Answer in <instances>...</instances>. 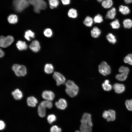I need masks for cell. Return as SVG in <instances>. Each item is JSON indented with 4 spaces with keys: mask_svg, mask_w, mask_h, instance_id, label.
<instances>
[{
    "mask_svg": "<svg viewBox=\"0 0 132 132\" xmlns=\"http://www.w3.org/2000/svg\"><path fill=\"white\" fill-rule=\"evenodd\" d=\"M65 91L70 97H73L78 94L79 88L74 82L71 80H68L65 83Z\"/></svg>",
    "mask_w": 132,
    "mask_h": 132,
    "instance_id": "1",
    "label": "cell"
},
{
    "mask_svg": "<svg viewBox=\"0 0 132 132\" xmlns=\"http://www.w3.org/2000/svg\"><path fill=\"white\" fill-rule=\"evenodd\" d=\"M29 3L34 7V11L39 13L41 10L45 9L47 7L46 3L44 0H28Z\"/></svg>",
    "mask_w": 132,
    "mask_h": 132,
    "instance_id": "2",
    "label": "cell"
},
{
    "mask_svg": "<svg viewBox=\"0 0 132 132\" xmlns=\"http://www.w3.org/2000/svg\"><path fill=\"white\" fill-rule=\"evenodd\" d=\"M28 0H13V4L15 10L21 12L28 7L29 4Z\"/></svg>",
    "mask_w": 132,
    "mask_h": 132,
    "instance_id": "3",
    "label": "cell"
},
{
    "mask_svg": "<svg viewBox=\"0 0 132 132\" xmlns=\"http://www.w3.org/2000/svg\"><path fill=\"white\" fill-rule=\"evenodd\" d=\"M12 70L17 76H23L27 73V70L25 66L23 65L15 64L12 67Z\"/></svg>",
    "mask_w": 132,
    "mask_h": 132,
    "instance_id": "4",
    "label": "cell"
},
{
    "mask_svg": "<svg viewBox=\"0 0 132 132\" xmlns=\"http://www.w3.org/2000/svg\"><path fill=\"white\" fill-rule=\"evenodd\" d=\"M99 72L104 76L110 74L111 73V69L110 66L105 61L102 62L98 66Z\"/></svg>",
    "mask_w": 132,
    "mask_h": 132,
    "instance_id": "5",
    "label": "cell"
},
{
    "mask_svg": "<svg viewBox=\"0 0 132 132\" xmlns=\"http://www.w3.org/2000/svg\"><path fill=\"white\" fill-rule=\"evenodd\" d=\"M14 41L13 37L11 35L6 37L1 36L0 38V46L3 48L7 47L11 45Z\"/></svg>",
    "mask_w": 132,
    "mask_h": 132,
    "instance_id": "6",
    "label": "cell"
},
{
    "mask_svg": "<svg viewBox=\"0 0 132 132\" xmlns=\"http://www.w3.org/2000/svg\"><path fill=\"white\" fill-rule=\"evenodd\" d=\"M53 77L56 81L57 86L64 84L65 83L66 78L62 74L59 72H55L53 74Z\"/></svg>",
    "mask_w": 132,
    "mask_h": 132,
    "instance_id": "7",
    "label": "cell"
},
{
    "mask_svg": "<svg viewBox=\"0 0 132 132\" xmlns=\"http://www.w3.org/2000/svg\"><path fill=\"white\" fill-rule=\"evenodd\" d=\"M80 122L81 123L88 125L91 127L93 126L91 116L89 113H85L83 114Z\"/></svg>",
    "mask_w": 132,
    "mask_h": 132,
    "instance_id": "8",
    "label": "cell"
},
{
    "mask_svg": "<svg viewBox=\"0 0 132 132\" xmlns=\"http://www.w3.org/2000/svg\"><path fill=\"white\" fill-rule=\"evenodd\" d=\"M42 98L49 101H52L55 97V95L53 92L49 90H45L43 92L42 94Z\"/></svg>",
    "mask_w": 132,
    "mask_h": 132,
    "instance_id": "9",
    "label": "cell"
},
{
    "mask_svg": "<svg viewBox=\"0 0 132 132\" xmlns=\"http://www.w3.org/2000/svg\"><path fill=\"white\" fill-rule=\"evenodd\" d=\"M113 88L115 92L118 94H120L123 92L125 89L124 85L118 83L114 84Z\"/></svg>",
    "mask_w": 132,
    "mask_h": 132,
    "instance_id": "10",
    "label": "cell"
},
{
    "mask_svg": "<svg viewBox=\"0 0 132 132\" xmlns=\"http://www.w3.org/2000/svg\"><path fill=\"white\" fill-rule=\"evenodd\" d=\"M56 107L58 109L64 110L67 107V103L66 100L64 99H60L55 103Z\"/></svg>",
    "mask_w": 132,
    "mask_h": 132,
    "instance_id": "11",
    "label": "cell"
},
{
    "mask_svg": "<svg viewBox=\"0 0 132 132\" xmlns=\"http://www.w3.org/2000/svg\"><path fill=\"white\" fill-rule=\"evenodd\" d=\"M29 47L33 51L35 52H38L40 48L39 43L36 40L33 41L30 44Z\"/></svg>",
    "mask_w": 132,
    "mask_h": 132,
    "instance_id": "12",
    "label": "cell"
},
{
    "mask_svg": "<svg viewBox=\"0 0 132 132\" xmlns=\"http://www.w3.org/2000/svg\"><path fill=\"white\" fill-rule=\"evenodd\" d=\"M101 33V30L98 27H94L90 31L91 36L93 38H97L98 37Z\"/></svg>",
    "mask_w": 132,
    "mask_h": 132,
    "instance_id": "13",
    "label": "cell"
},
{
    "mask_svg": "<svg viewBox=\"0 0 132 132\" xmlns=\"http://www.w3.org/2000/svg\"><path fill=\"white\" fill-rule=\"evenodd\" d=\"M116 14V10L115 8H113L107 12L106 16L107 19L111 20L114 19Z\"/></svg>",
    "mask_w": 132,
    "mask_h": 132,
    "instance_id": "14",
    "label": "cell"
},
{
    "mask_svg": "<svg viewBox=\"0 0 132 132\" xmlns=\"http://www.w3.org/2000/svg\"><path fill=\"white\" fill-rule=\"evenodd\" d=\"M27 102L28 106L34 107L36 106L38 103V101L34 97L31 96L27 98Z\"/></svg>",
    "mask_w": 132,
    "mask_h": 132,
    "instance_id": "15",
    "label": "cell"
},
{
    "mask_svg": "<svg viewBox=\"0 0 132 132\" xmlns=\"http://www.w3.org/2000/svg\"><path fill=\"white\" fill-rule=\"evenodd\" d=\"M11 93L14 98L16 100L21 99L23 97L22 92L18 89H15Z\"/></svg>",
    "mask_w": 132,
    "mask_h": 132,
    "instance_id": "16",
    "label": "cell"
},
{
    "mask_svg": "<svg viewBox=\"0 0 132 132\" xmlns=\"http://www.w3.org/2000/svg\"><path fill=\"white\" fill-rule=\"evenodd\" d=\"M94 22L93 19L89 16H87L85 18L83 23L86 26L90 27L93 25Z\"/></svg>",
    "mask_w": 132,
    "mask_h": 132,
    "instance_id": "17",
    "label": "cell"
},
{
    "mask_svg": "<svg viewBox=\"0 0 132 132\" xmlns=\"http://www.w3.org/2000/svg\"><path fill=\"white\" fill-rule=\"evenodd\" d=\"M16 46L18 49L21 51L25 50L27 48V45L26 42L20 40L17 42Z\"/></svg>",
    "mask_w": 132,
    "mask_h": 132,
    "instance_id": "18",
    "label": "cell"
},
{
    "mask_svg": "<svg viewBox=\"0 0 132 132\" xmlns=\"http://www.w3.org/2000/svg\"><path fill=\"white\" fill-rule=\"evenodd\" d=\"M102 87L103 90L106 91H110L113 88L112 86L110 84V81L108 79L105 80L102 84Z\"/></svg>",
    "mask_w": 132,
    "mask_h": 132,
    "instance_id": "19",
    "label": "cell"
},
{
    "mask_svg": "<svg viewBox=\"0 0 132 132\" xmlns=\"http://www.w3.org/2000/svg\"><path fill=\"white\" fill-rule=\"evenodd\" d=\"M67 15L70 18L73 19L76 18L78 16L77 11L75 9L71 8L68 11Z\"/></svg>",
    "mask_w": 132,
    "mask_h": 132,
    "instance_id": "20",
    "label": "cell"
},
{
    "mask_svg": "<svg viewBox=\"0 0 132 132\" xmlns=\"http://www.w3.org/2000/svg\"><path fill=\"white\" fill-rule=\"evenodd\" d=\"M106 38L109 42L111 44H114L117 42V39L115 36L112 33H109L107 34Z\"/></svg>",
    "mask_w": 132,
    "mask_h": 132,
    "instance_id": "21",
    "label": "cell"
},
{
    "mask_svg": "<svg viewBox=\"0 0 132 132\" xmlns=\"http://www.w3.org/2000/svg\"><path fill=\"white\" fill-rule=\"evenodd\" d=\"M38 115L41 117H44L46 114V108L40 104L38 108Z\"/></svg>",
    "mask_w": 132,
    "mask_h": 132,
    "instance_id": "22",
    "label": "cell"
},
{
    "mask_svg": "<svg viewBox=\"0 0 132 132\" xmlns=\"http://www.w3.org/2000/svg\"><path fill=\"white\" fill-rule=\"evenodd\" d=\"M128 74L126 73H121L116 75L115 76V78L119 81H123L127 78Z\"/></svg>",
    "mask_w": 132,
    "mask_h": 132,
    "instance_id": "23",
    "label": "cell"
},
{
    "mask_svg": "<svg viewBox=\"0 0 132 132\" xmlns=\"http://www.w3.org/2000/svg\"><path fill=\"white\" fill-rule=\"evenodd\" d=\"M24 37L27 40L29 41L31 38H34V37L35 34L31 30H28L25 32Z\"/></svg>",
    "mask_w": 132,
    "mask_h": 132,
    "instance_id": "24",
    "label": "cell"
},
{
    "mask_svg": "<svg viewBox=\"0 0 132 132\" xmlns=\"http://www.w3.org/2000/svg\"><path fill=\"white\" fill-rule=\"evenodd\" d=\"M124 27L129 29L132 27V20L130 19H126L123 20L122 22Z\"/></svg>",
    "mask_w": 132,
    "mask_h": 132,
    "instance_id": "25",
    "label": "cell"
},
{
    "mask_svg": "<svg viewBox=\"0 0 132 132\" xmlns=\"http://www.w3.org/2000/svg\"><path fill=\"white\" fill-rule=\"evenodd\" d=\"M119 11L124 15L129 14L130 11V9L128 7L122 5H121L119 7Z\"/></svg>",
    "mask_w": 132,
    "mask_h": 132,
    "instance_id": "26",
    "label": "cell"
},
{
    "mask_svg": "<svg viewBox=\"0 0 132 132\" xmlns=\"http://www.w3.org/2000/svg\"><path fill=\"white\" fill-rule=\"evenodd\" d=\"M80 130L81 132H91L92 129V127L88 125L81 123Z\"/></svg>",
    "mask_w": 132,
    "mask_h": 132,
    "instance_id": "27",
    "label": "cell"
},
{
    "mask_svg": "<svg viewBox=\"0 0 132 132\" xmlns=\"http://www.w3.org/2000/svg\"><path fill=\"white\" fill-rule=\"evenodd\" d=\"M8 22L11 24H14L17 23L18 21V18L16 15L12 14L10 15L8 18Z\"/></svg>",
    "mask_w": 132,
    "mask_h": 132,
    "instance_id": "28",
    "label": "cell"
},
{
    "mask_svg": "<svg viewBox=\"0 0 132 132\" xmlns=\"http://www.w3.org/2000/svg\"><path fill=\"white\" fill-rule=\"evenodd\" d=\"M54 68L53 66L51 64H47L45 66L44 71L46 73L50 74L53 71Z\"/></svg>",
    "mask_w": 132,
    "mask_h": 132,
    "instance_id": "29",
    "label": "cell"
},
{
    "mask_svg": "<svg viewBox=\"0 0 132 132\" xmlns=\"http://www.w3.org/2000/svg\"><path fill=\"white\" fill-rule=\"evenodd\" d=\"M102 6L105 8H109L112 5L113 2L111 0H104L102 3Z\"/></svg>",
    "mask_w": 132,
    "mask_h": 132,
    "instance_id": "30",
    "label": "cell"
},
{
    "mask_svg": "<svg viewBox=\"0 0 132 132\" xmlns=\"http://www.w3.org/2000/svg\"><path fill=\"white\" fill-rule=\"evenodd\" d=\"M109 118L107 119L108 121H112L115 120L116 118V113L114 110H109Z\"/></svg>",
    "mask_w": 132,
    "mask_h": 132,
    "instance_id": "31",
    "label": "cell"
},
{
    "mask_svg": "<svg viewBox=\"0 0 132 132\" xmlns=\"http://www.w3.org/2000/svg\"><path fill=\"white\" fill-rule=\"evenodd\" d=\"M110 25L112 29H119L120 26V22L118 19H116L111 22Z\"/></svg>",
    "mask_w": 132,
    "mask_h": 132,
    "instance_id": "32",
    "label": "cell"
},
{
    "mask_svg": "<svg viewBox=\"0 0 132 132\" xmlns=\"http://www.w3.org/2000/svg\"><path fill=\"white\" fill-rule=\"evenodd\" d=\"M50 7L53 9L57 7L59 5V1L58 0H49Z\"/></svg>",
    "mask_w": 132,
    "mask_h": 132,
    "instance_id": "33",
    "label": "cell"
},
{
    "mask_svg": "<svg viewBox=\"0 0 132 132\" xmlns=\"http://www.w3.org/2000/svg\"><path fill=\"white\" fill-rule=\"evenodd\" d=\"M40 104L45 108H51L53 106V104L51 101L49 100L43 101L40 103Z\"/></svg>",
    "mask_w": 132,
    "mask_h": 132,
    "instance_id": "34",
    "label": "cell"
},
{
    "mask_svg": "<svg viewBox=\"0 0 132 132\" xmlns=\"http://www.w3.org/2000/svg\"><path fill=\"white\" fill-rule=\"evenodd\" d=\"M124 62L132 65V54H129L127 55L123 59Z\"/></svg>",
    "mask_w": 132,
    "mask_h": 132,
    "instance_id": "35",
    "label": "cell"
},
{
    "mask_svg": "<svg viewBox=\"0 0 132 132\" xmlns=\"http://www.w3.org/2000/svg\"><path fill=\"white\" fill-rule=\"evenodd\" d=\"M93 20L94 22L96 23H100L103 21L102 16L99 14H98L95 16Z\"/></svg>",
    "mask_w": 132,
    "mask_h": 132,
    "instance_id": "36",
    "label": "cell"
},
{
    "mask_svg": "<svg viewBox=\"0 0 132 132\" xmlns=\"http://www.w3.org/2000/svg\"><path fill=\"white\" fill-rule=\"evenodd\" d=\"M44 33L46 37L48 38L51 37L53 35V32L52 30L49 28L45 29L44 31Z\"/></svg>",
    "mask_w": 132,
    "mask_h": 132,
    "instance_id": "37",
    "label": "cell"
},
{
    "mask_svg": "<svg viewBox=\"0 0 132 132\" xmlns=\"http://www.w3.org/2000/svg\"><path fill=\"white\" fill-rule=\"evenodd\" d=\"M56 116L54 114H51L48 115L47 119L48 123L51 124L55 122L56 120Z\"/></svg>",
    "mask_w": 132,
    "mask_h": 132,
    "instance_id": "38",
    "label": "cell"
},
{
    "mask_svg": "<svg viewBox=\"0 0 132 132\" xmlns=\"http://www.w3.org/2000/svg\"><path fill=\"white\" fill-rule=\"evenodd\" d=\"M125 104L127 109L130 111H132V99L126 100Z\"/></svg>",
    "mask_w": 132,
    "mask_h": 132,
    "instance_id": "39",
    "label": "cell"
},
{
    "mask_svg": "<svg viewBox=\"0 0 132 132\" xmlns=\"http://www.w3.org/2000/svg\"><path fill=\"white\" fill-rule=\"evenodd\" d=\"M118 71L120 73H126L129 74L130 71V69L127 67L122 66L119 67Z\"/></svg>",
    "mask_w": 132,
    "mask_h": 132,
    "instance_id": "40",
    "label": "cell"
},
{
    "mask_svg": "<svg viewBox=\"0 0 132 132\" xmlns=\"http://www.w3.org/2000/svg\"><path fill=\"white\" fill-rule=\"evenodd\" d=\"M51 132H61V129L56 125L52 126L50 128Z\"/></svg>",
    "mask_w": 132,
    "mask_h": 132,
    "instance_id": "41",
    "label": "cell"
},
{
    "mask_svg": "<svg viewBox=\"0 0 132 132\" xmlns=\"http://www.w3.org/2000/svg\"><path fill=\"white\" fill-rule=\"evenodd\" d=\"M102 116L104 119H107L109 116V110L104 111L102 114Z\"/></svg>",
    "mask_w": 132,
    "mask_h": 132,
    "instance_id": "42",
    "label": "cell"
},
{
    "mask_svg": "<svg viewBox=\"0 0 132 132\" xmlns=\"http://www.w3.org/2000/svg\"><path fill=\"white\" fill-rule=\"evenodd\" d=\"M5 127V124L4 122L2 120L0 121V130L3 129Z\"/></svg>",
    "mask_w": 132,
    "mask_h": 132,
    "instance_id": "43",
    "label": "cell"
},
{
    "mask_svg": "<svg viewBox=\"0 0 132 132\" xmlns=\"http://www.w3.org/2000/svg\"><path fill=\"white\" fill-rule=\"evenodd\" d=\"M62 4L64 5H67L69 4L71 0H61Z\"/></svg>",
    "mask_w": 132,
    "mask_h": 132,
    "instance_id": "44",
    "label": "cell"
},
{
    "mask_svg": "<svg viewBox=\"0 0 132 132\" xmlns=\"http://www.w3.org/2000/svg\"><path fill=\"white\" fill-rule=\"evenodd\" d=\"M4 55V52L1 49L0 51V57H2Z\"/></svg>",
    "mask_w": 132,
    "mask_h": 132,
    "instance_id": "45",
    "label": "cell"
},
{
    "mask_svg": "<svg viewBox=\"0 0 132 132\" xmlns=\"http://www.w3.org/2000/svg\"><path fill=\"white\" fill-rule=\"evenodd\" d=\"M126 4H129L132 3V0H124Z\"/></svg>",
    "mask_w": 132,
    "mask_h": 132,
    "instance_id": "46",
    "label": "cell"
},
{
    "mask_svg": "<svg viewBox=\"0 0 132 132\" xmlns=\"http://www.w3.org/2000/svg\"><path fill=\"white\" fill-rule=\"evenodd\" d=\"M99 2H102L104 0H97Z\"/></svg>",
    "mask_w": 132,
    "mask_h": 132,
    "instance_id": "47",
    "label": "cell"
},
{
    "mask_svg": "<svg viewBox=\"0 0 132 132\" xmlns=\"http://www.w3.org/2000/svg\"><path fill=\"white\" fill-rule=\"evenodd\" d=\"M75 132H81L80 131H79L77 130L75 131Z\"/></svg>",
    "mask_w": 132,
    "mask_h": 132,
    "instance_id": "48",
    "label": "cell"
}]
</instances>
